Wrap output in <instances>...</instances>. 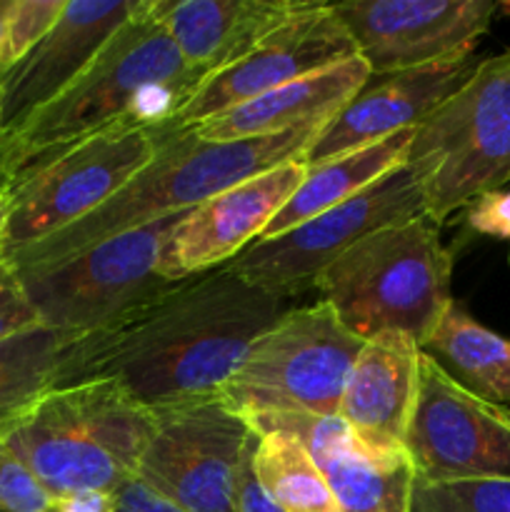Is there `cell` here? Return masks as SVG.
Segmentation results:
<instances>
[{
    "label": "cell",
    "instance_id": "6da1fadb",
    "mask_svg": "<svg viewBox=\"0 0 510 512\" xmlns=\"http://www.w3.org/2000/svg\"><path fill=\"white\" fill-rule=\"evenodd\" d=\"M288 310V298L218 265L173 280L103 328L70 335L55 385L113 380L150 413L215 398Z\"/></svg>",
    "mask_w": 510,
    "mask_h": 512
},
{
    "label": "cell",
    "instance_id": "7a4b0ae2",
    "mask_svg": "<svg viewBox=\"0 0 510 512\" xmlns=\"http://www.w3.org/2000/svg\"><path fill=\"white\" fill-rule=\"evenodd\" d=\"M318 133L320 128H303L263 138L213 143L200 140L193 130L168 128L155 158L100 208L58 233L0 258L15 270L60 263L125 230L198 208L208 198L253 175L290 160H303Z\"/></svg>",
    "mask_w": 510,
    "mask_h": 512
},
{
    "label": "cell",
    "instance_id": "3957f363",
    "mask_svg": "<svg viewBox=\"0 0 510 512\" xmlns=\"http://www.w3.org/2000/svg\"><path fill=\"white\" fill-rule=\"evenodd\" d=\"M155 415L113 380L55 385L0 423L8 448L53 500L118 493L135 478Z\"/></svg>",
    "mask_w": 510,
    "mask_h": 512
},
{
    "label": "cell",
    "instance_id": "277c9868",
    "mask_svg": "<svg viewBox=\"0 0 510 512\" xmlns=\"http://www.w3.org/2000/svg\"><path fill=\"white\" fill-rule=\"evenodd\" d=\"M200 80L155 18L153 0H140L138 10L85 65L83 73L15 135L30 160L113 125L163 128Z\"/></svg>",
    "mask_w": 510,
    "mask_h": 512
},
{
    "label": "cell",
    "instance_id": "5b68a950",
    "mask_svg": "<svg viewBox=\"0 0 510 512\" xmlns=\"http://www.w3.org/2000/svg\"><path fill=\"white\" fill-rule=\"evenodd\" d=\"M450 283L453 253L440 240V225L420 215L355 243L313 288L360 340L403 333L423 350L455 303Z\"/></svg>",
    "mask_w": 510,
    "mask_h": 512
},
{
    "label": "cell",
    "instance_id": "8992f818",
    "mask_svg": "<svg viewBox=\"0 0 510 512\" xmlns=\"http://www.w3.org/2000/svg\"><path fill=\"white\" fill-rule=\"evenodd\" d=\"M425 213L443 225L483 195L510 185V50L480 60L468 80L435 108L408 145Z\"/></svg>",
    "mask_w": 510,
    "mask_h": 512
},
{
    "label": "cell",
    "instance_id": "52a82bcc",
    "mask_svg": "<svg viewBox=\"0 0 510 512\" xmlns=\"http://www.w3.org/2000/svg\"><path fill=\"white\" fill-rule=\"evenodd\" d=\"M360 348L363 340L323 300L290 308L250 345L218 398L240 418L258 413L338 415Z\"/></svg>",
    "mask_w": 510,
    "mask_h": 512
},
{
    "label": "cell",
    "instance_id": "ba28073f",
    "mask_svg": "<svg viewBox=\"0 0 510 512\" xmlns=\"http://www.w3.org/2000/svg\"><path fill=\"white\" fill-rule=\"evenodd\" d=\"M165 133L168 125L123 123L30 158L15 188L0 255L48 238L100 208L155 158Z\"/></svg>",
    "mask_w": 510,
    "mask_h": 512
},
{
    "label": "cell",
    "instance_id": "9c48e42d",
    "mask_svg": "<svg viewBox=\"0 0 510 512\" xmlns=\"http://www.w3.org/2000/svg\"><path fill=\"white\" fill-rule=\"evenodd\" d=\"M188 213L125 230L45 268L15 270L40 323L65 335L90 333L173 283L160 275V255Z\"/></svg>",
    "mask_w": 510,
    "mask_h": 512
},
{
    "label": "cell",
    "instance_id": "30bf717a",
    "mask_svg": "<svg viewBox=\"0 0 510 512\" xmlns=\"http://www.w3.org/2000/svg\"><path fill=\"white\" fill-rule=\"evenodd\" d=\"M420 215H428L420 180L403 163L345 203L295 225L288 233L255 240L230 265L248 283L293 298L313 288L333 260L370 233Z\"/></svg>",
    "mask_w": 510,
    "mask_h": 512
},
{
    "label": "cell",
    "instance_id": "8fae6325",
    "mask_svg": "<svg viewBox=\"0 0 510 512\" xmlns=\"http://www.w3.org/2000/svg\"><path fill=\"white\" fill-rule=\"evenodd\" d=\"M135 480L185 512H235V488L255 433L223 400L158 410Z\"/></svg>",
    "mask_w": 510,
    "mask_h": 512
},
{
    "label": "cell",
    "instance_id": "7c38bea8",
    "mask_svg": "<svg viewBox=\"0 0 510 512\" xmlns=\"http://www.w3.org/2000/svg\"><path fill=\"white\" fill-rule=\"evenodd\" d=\"M415 480H510V410L455 383L420 353L415 408L403 443Z\"/></svg>",
    "mask_w": 510,
    "mask_h": 512
},
{
    "label": "cell",
    "instance_id": "4fadbf2b",
    "mask_svg": "<svg viewBox=\"0 0 510 512\" xmlns=\"http://www.w3.org/2000/svg\"><path fill=\"white\" fill-rule=\"evenodd\" d=\"M330 5L370 75L470 58L500 13L498 0H348Z\"/></svg>",
    "mask_w": 510,
    "mask_h": 512
},
{
    "label": "cell",
    "instance_id": "5bb4252c",
    "mask_svg": "<svg viewBox=\"0 0 510 512\" xmlns=\"http://www.w3.org/2000/svg\"><path fill=\"white\" fill-rule=\"evenodd\" d=\"M355 55L353 40L333 5L308 0L303 10L278 25L248 55L200 80L168 128L190 130L268 90Z\"/></svg>",
    "mask_w": 510,
    "mask_h": 512
},
{
    "label": "cell",
    "instance_id": "9a60e30c",
    "mask_svg": "<svg viewBox=\"0 0 510 512\" xmlns=\"http://www.w3.org/2000/svg\"><path fill=\"white\" fill-rule=\"evenodd\" d=\"M305 175L303 160L253 175L190 210L160 255V275L180 280L230 263L248 245L263 238Z\"/></svg>",
    "mask_w": 510,
    "mask_h": 512
},
{
    "label": "cell",
    "instance_id": "2e32d148",
    "mask_svg": "<svg viewBox=\"0 0 510 512\" xmlns=\"http://www.w3.org/2000/svg\"><path fill=\"white\" fill-rule=\"evenodd\" d=\"M138 5L140 0H65L48 35L0 75V133H18L53 103Z\"/></svg>",
    "mask_w": 510,
    "mask_h": 512
},
{
    "label": "cell",
    "instance_id": "e0dca14e",
    "mask_svg": "<svg viewBox=\"0 0 510 512\" xmlns=\"http://www.w3.org/2000/svg\"><path fill=\"white\" fill-rule=\"evenodd\" d=\"M475 55L428 68L370 75L368 85L340 108L315 135L303 163L313 165L363 145L378 143L400 130H413L473 75Z\"/></svg>",
    "mask_w": 510,
    "mask_h": 512
},
{
    "label": "cell",
    "instance_id": "ac0fdd59",
    "mask_svg": "<svg viewBox=\"0 0 510 512\" xmlns=\"http://www.w3.org/2000/svg\"><path fill=\"white\" fill-rule=\"evenodd\" d=\"M420 345L403 333L363 340L345 380L338 418L375 453H400L415 408Z\"/></svg>",
    "mask_w": 510,
    "mask_h": 512
},
{
    "label": "cell",
    "instance_id": "d6986e66",
    "mask_svg": "<svg viewBox=\"0 0 510 512\" xmlns=\"http://www.w3.org/2000/svg\"><path fill=\"white\" fill-rule=\"evenodd\" d=\"M308 0H153L183 60L200 78L248 55Z\"/></svg>",
    "mask_w": 510,
    "mask_h": 512
},
{
    "label": "cell",
    "instance_id": "ffe728a7",
    "mask_svg": "<svg viewBox=\"0 0 510 512\" xmlns=\"http://www.w3.org/2000/svg\"><path fill=\"white\" fill-rule=\"evenodd\" d=\"M368 80L370 68L355 55L343 63L290 80L190 130L200 140L228 143L290 130L325 128L328 120L368 85Z\"/></svg>",
    "mask_w": 510,
    "mask_h": 512
},
{
    "label": "cell",
    "instance_id": "44dd1931",
    "mask_svg": "<svg viewBox=\"0 0 510 512\" xmlns=\"http://www.w3.org/2000/svg\"><path fill=\"white\" fill-rule=\"evenodd\" d=\"M413 130H400V133L378 140V143L363 145V148L350 150V153L305 165L303 180L295 188V193L290 195L288 203L280 208V213L270 220L263 238L288 233L295 225L345 203L348 198L358 195L360 190L373 185L375 180L388 175L390 170L403 165L405 155H408V145L413 140Z\"/></svg>",
    "mask_w": 510,
    "mask_h": 512
},
{
    "label": "cell",
    "instance_id": "7402d4cb",
    "mask_svg": "<svg viewBox=\"0 0 510 512\" xmlns=\"http://www.w3.org/2000/svg\"><path fill=\"white\" fill-rule=\"evenodd\" d=\"M423 353L478 398L510 403V340L470 318L458 303L450 305Z\"/></svg>",
    "mask_w": 510,
    "mask_h": 512
},
{
    "label": "cell",
    "instance_id": "603a6c76",
    "mask_svg": "<svg viewBox=\"0 0 510 512\" xmlns=\"http://www.w3.org/2000/svg\"><path fill=\"white\" fill-rule=\"evenodd\" d=\"M340 512H410L415 470L408 453H375L358 438L315 463Z\"/></svg>",
    "mask_w": 510,
    "mask_h": 512
},
{
    "label": "cell",
    "instance_id": "cb8c5ba5",
    "mask_svg": "<svg viewBox=\"0 0 510 512\" xmlns=\"http://www.w3.org/2000/svg\"><path fill=\"white\" fill-rule=\"evenodd\" d=\"M253 473L268 498L285 512H340L318 465L285 435H258Z\"/></svg>",
    "mask_w": 510,
    "mask_h": 512
},
{
    "label": "cell",
    "instance_id": "d4e9b609",
    "mask_svg": "<svg viewBox=\"0 0 510 512\" xmlns=\"http://www.w3.org/2000/svg\"><path fill=\"white\" fill-rule=\"evenodd\" d=\"M68 338L40 325L0 343V423L53 388Z\"/></svg>",
    "mask_w": 510,
    "mask_h": 512
},
{
    "label": "cell",
    "instance_id": "484cf974",
    "mask_svg": "<svg viewBox=\"0 0 510 512\" xmlns=\"http://www.w3.org/2000/svg\"><path fill=\"white\" fill-rule=\"evenodd\" d=\"M410 512H510V480H415Z\"/></svg>",
    "mask_w": 510,
    "mask_h": 512
},
{
    "label": "cell",
    "instance_id": "4316f807",
    "mask_svg": "<svg viewBox=\"0 0 510 512\" xmlns=\"http://www.w3.org/2000/svg\"><path fill=\"white\" fill-rule=\"evenodd\" d=\"M65 0H10L0 40V70H8L48 35Z\"/></svg>",
    "mask_w": 510,
    "mask_h": 512
},
{
    "label": "cell",
    "instance_id": "83f0119b",
    "mask_svg": "<svg viewBox=\"0 0 510 512\" xmlns=\"http://www.w3.org/2000/svg\"><path fill=\"white\" fill-rule=\"evenodd\" d=\"M55 500L0 435V512H48Z\"/></svg>",
    "mask_w": 510,
    "mask_h": 512
},
{
    "label": "cell",
    "instance_id": "f1b7e54d",
    "mask_svg": "<svg viewBox=\"0 0 510 512\" xmlns=\"http://www.w3.org/2000/svg\"><path fill=\"white\" fill-rule=\"evenodd\" d=\"M38 310L30 303L18 273L10 263L0 258V343L20 333L40 328Z\"/></svg>",
    "mask_w": 510,
    "mask_h": 512
},
{
    "label": "cell",
    "instance_id": "f546056e",
    "mask_svg": "<svg viewBox=\"0 0 510 512\" xmlns=\"http://www.w3.org/2000/svg\"><path fill=\"white\" fill-rule=\"evenodd\" d=\"M465 228L510 243V188L483 195L465 208Z\"/></svg>",
    "mask_w": 510,
    "mask_h": 512
},
{
    "label": "cell",
    "instance_id": "4dcf8cb0",
    "mask_svg": "<svg viewBox=\"0 0 510 512\" xmlns=\"http://www.w3.org/2000/svg\"><path fill=\"white\" fill-rule=\"evenodd\" d=\"M28 165V153L15 133H0V243L8 230L13 213V195L23 168Z\"/></svg>",
    "mask_w": 510,
    "mask_h": 512
},
{
    "label": "cell",
    "instance_id": "1f68e13d",
    "mask_svg": "<svg viewBox=\"0 0 510 512\" xmlns=\"http://www.w3.org/2000/svg\"><path fill=\"white\" fill-rule=\"evenodd\" d=\"M258 443V435H255L253 445L248 448V455L243 460V468L238 475V488H235V512H285L278 503L268 498V493L263 490V485L258 483L253 473V450Z\"/></svg>",
    "mask_w": 510,
    "mask_h": 512
},
{
    "label": "cell",
    "instance_id": "d6a6232c",
    "mask_svg": "<svg viewBox=\"0 0 510 512\" xmlns=\"http://www.w3.org/2000/svg\"><path fill=\"white\" fill-rule=\"evenodd\" d=\"M115 503H118V512H185L160 498V495H155L153 490L145 488L135 478L115 493Z\"/></svg>",
    "mask_w": 510,
    "mask_h": 512
},
{
    "label": "cell",
    "instance_id": "836d02e7",
    "mask_svg": "<svg viewBox=\"0 0 510 512\" xmlns=\"http://www.w3.org/2000/svg\"><path fill=\"white\" fill-rule=\"evenodd\" d=\"M55 512H118L115 493H103V490H85V493L68 495L53 503Z\"/></svg>",
    "mask_w": 510,
    "mask_h": 512
},
{
    "label": "cell",
    "instance_id": "e575fe53",
    "mask_svg": "<svg viewBox=\"0 0 510 512\" xmlns=\"http://www.w3.org/2000/svg\"><path fill=\"white\" fill-rule=\"evenodd\" d=\"M10 0H0V40H3V23H5V10H8Z\"/></svg>",
    "mask_w": 510,
    "mask_h": 512
},
{
    "label": "cell",
    "instance_id": "d590c367",
    "mask_svg": "<svg viewBox=\"0 0 510 512\" xmlns=\"http://www.w3.org/2000/svg\"><path fill=\"white\" fill-rule=\"evenodd\" d=\"M500 13L510 15V3H500Z\"/></svg>",
    "mask_w": 510,
    "mask_h": 512
},
{
    "label": "cell",
    "instance_id": "8d00e7d4",
    "mask_svg": "<svg viewBox=\"0 0 510 512\" xmlns=\"http://www.w3.org/2000/svg\"><path fill=\"white\" fill-rule=\"evenodd\" d=\"M48 512H55V510H53V505H50V510H48Z\"/></svg>",
    "mask_w": 510,
    "mask_h": 512
},
{
    "label": "cell",
    "instance_id": "74e56055",
    "mask_svg": "<svg viewBox=\"0 0 510 512\" xmlns=\"http://www.w3.org/2000/svg\"><path fill=\"white\" fill-rule=\"evenodd\" d=\"M0 75H3V70H0Z\"/></svg>",
    "mask_w": 510,
    "mask_h": 512
}]
</instances>
